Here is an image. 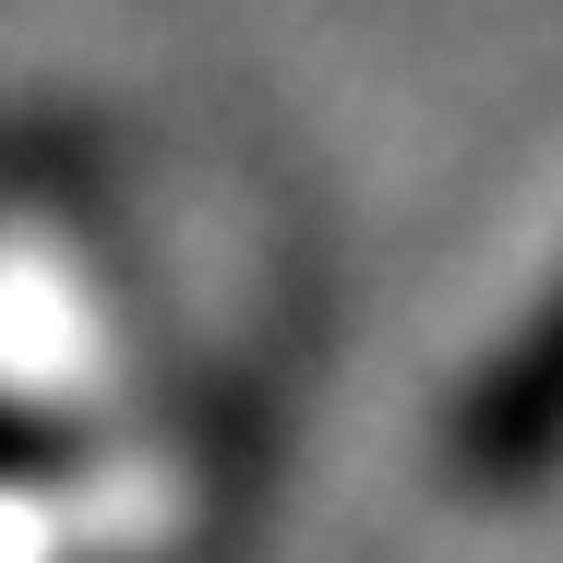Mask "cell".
I'll return each mask as SVG.
<instances>
[{"label": "cell", "instance_id": "1", "mask_svg": "<svg viewBox=\"0 0 563 563\" xmlns=\"http://www.w3.org/2000/svg\"><path fill=\"white\" fill-rule=\"evenodd\" d=\"M540 432H563V324H552L540 347H528L516 372H504V396H492V432H479V444L516 467V455L540 444Z\"/></svg>", "mask_w": 563, "mask_h": 563}]
</instances>
